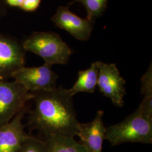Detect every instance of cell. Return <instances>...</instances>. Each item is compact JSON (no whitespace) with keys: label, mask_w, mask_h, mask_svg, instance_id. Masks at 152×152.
<instances>
[{"label":"cell","mask_w":152,"mask_h":152,"mask_svg":"<svg viewBox=\"0 0 152 152\" xmlns=\"http://www.w3.org/2000/svg\"><path fill=\"white\" fill-rule=\"evenodd\" d=\"M141 92L144 99L136 110L144 117L152 119V64L141 77Z\"/></svg>","instance_id":"obj_13"},{"label":"cell","mask_w":152,"mask_h":152,"mask_svg":"<svg viewBox=\"0 0 152 152\" xmlns=\"http://www.w3.org/2000/svg\"><path fill=\"white\" fill-rule=\"evenodd\" d=\"M41 2V0H24L20 9L28 12L36 11L38 9Z\"/></svg>","instance_id":"obj_16"},{"label":"cell","mask_w":152,"mask_h":152,"mask_svg":"<svg viewBox=\"0 0 152 152\" xmlns=\"http://www.w3.org/2000/svg\"><path fill=\"white\" fill-rule=\"evenodd\" d=\"M98 61L92 63L90 68L78 72V76L75 83L71 88L68 89L72 96L79 92L94 93L98 83Z\"/></svg>","instance_id":"obj_11"},{"label":"cell","mask_w":152,"mask_h":152,"mask_svg":"<svg viewBox=\"0 0 152 152\" xmlns=\"http://www.w3.org/2000/svg\"><path fill=\"white\" fill-rule=\"evenodd\" d=\"M80 2L85 6L87 10V19L94 21V19L100 16L105 11L108 0H75L71 4Z\"/></svg>","instance_id":"obj_14"},{"label":"cell","mask_w":152,"mask_h":152,"mask_svg":"<svg viewBox=\"0 0 152 152\" xmlns=\"http://www.w3.org/2000/svg\"><path fill=\"white\" fill-rule=\"evenodd\" d=\"M104 112L99 110L92 121L80 123L76 136L80 137V142L87 152H102L103 144L105 139L107 127L104 124Z\"/></svg>","instance_id":"obj_10"},{"label":"cell","mask_w":152,"mask_h":152,"mask_svg":"<svg viewBox=\"0 0 152 152\" xmlns=\"http://www.w3.org/2000/svg\"><path fill=\"white\" fill-rule=\"evenodd\" d=\"M25 64V51L16 39L0 33V80L8 81Z\"/></svg>","instance_id":"obj_7"},{"label":"cell","mask_w":152,"mask_h":152,"mask_svg":"<svg viewBox=\"0 0 152 152\" xmlns=\"http://www.w3.org/2000/svg\"><path fill=\"white\" fill-rule=\"evenodd\" d=\"M51 20L56 27L64 29L78 40L86 41L90 37L93 21L76 15L67 7H59Z\"/></svg>","instance_id":"obj_9"},{"label":"cell","mask_w":152,"mask_h":152,"mask_svg":"<svg viewBox=\"0 0 152 152\" xmlns=\"http://www.w3.org/2000/svg\"><path fill=\"white\" fill-rule=\"evenodd\" d=\"M25 51H29L42 58L45 64H66L73 51L57 33L35 32L22 43Z\"/></svg>","instance_id":"obj_2"},{"label":"cell","mask_w":152,"mask_h":152,"mask_svg":"<svg viewBox=\"0 0 152 152\" xmlns=\"http://www.w3.org/2000/svg\"><path fill=\"white\" fill-rule=\"evenodd\" d=\"M19 152H50L42 139L30 135L23 142Z\"/></svg>","instance_id":"obj_15"},{"label":"cell","mask_w":152,"mask_h":152,"mask_svg":"<svg viewBox=\"0 0 152 152\" xmlns=\"http://www.w3.org/2000/svg\"><path fill=\"white\" fill-rule=\"evenodd\" d=\"M29 110L27 105L5 125L0 127V152H19L29 136L24 130L23 120Z\"/></svg>","instance_id":"obj_8"},{"label":"cell","mask_w":152,"mask_h":152,"mask_svg":"<svg viewBox=\"0 0 152 152\" xmlns=\"http://www.w3.org/2000/svg\"><path fill=\"white\" fill-rule=\"evenodd\" d=\"M50 152H87V150L75 137L65 136H48L42 139Z\"/></svg>","instance_id":"obj_12"},{"label":"cell","mask_w":152,"mask_h":152,"mask_svg":"<svg viewBox=\"0 0 152 152\" xmlns=\"http://www.w3.org/2000/svg\"><path fill=\"white\" fill-rule=\"evenodd\" d=\"M8 6L5 0H0V19L5 16L7 12Z\"/></svg>","instance_id":"obj_18"},{"label":"cell","mask_w":152,"mask_h":152,"mask_svg":"<svg viewBox=\"0 0 152 152\" xmlns=\"http://www.w3.org/2000/svg\"><path fill=\"white\" fill-rule=\"evenodd\" d=\"M97 86L99 91L109 98L114 105L122 107L124 105L126 94L125 79L121 76L120 71L114 63L107 64L98 61Z\"/></svg>","instance_id":"obj_6"},{"label":"cell","mask_w":152,"mask_h":152,"mask_svg":"<svg viewBox=\"0 0 152 152\" xmlns=\"http://www.w3.org/2000/svg\"><path fill=\"white\" fill-rule=\"evenodd\" d=\"M105 139L112 146L126 142L152 144V119L136 110L122 122L107 127Z\"/></svg>","instance_id":"obj_3"},{"label":"cell","mask_w":152,"mask_h":152,"mask_svg":"<svg viewBox=\"0 0 152 152\" xmlns=\"http://www.w3.org/2000/svg\"><path fill=\"white\" fill-rule=\"evenodd\" d=\"M33 97L19 83L0 80V127L9 122Z\"/></svg>","instance_id":"obj_4"},{"label":"cell","mask_w":152,"mask_h":152,"mask_svg":"<svg viewBox=\"0 0 152 152\" xmlns=\"http://www.w3.org/2000/svg\"><path fill=\"white\" fill-rule=\"evenodd\" d=\"M58 77L51 66L44 64L39 66H24L15 72L11 78L33 93L54 89Z\"/></svg>","instance_id":"obj_5"},{"label":"cell","mask_w":152,"mask_h":152,"mask_svg":"<svg viewBox=\"0 0 152 152\" xmlns=\"http://www.w3.org/2000/svg\"><path fill=\"white\" fill-rule=\"evenodd\" d=\"M34 103L29 112L28 125L44 137H75L80 122L77 120L73 96L61 86L49 91L33 92Z\"/></svg>","instance_id":"obj_1"},{"label":"cell","mask_w":152,"mask_h":152,"mask_svg":"<svg viewBox=\"0 0 152 152\" xmlns=\"http://www.w3.org/2000/svg\"><path fill=\"white\" fill-rule=\"evenodd\" d=\"M7 6L19 7L22 6L24 0H5Z\"/></svg>","instance_id":"obj_17"}]
</instances>
